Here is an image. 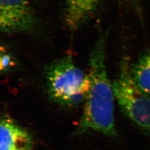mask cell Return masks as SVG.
I'll return each mask as SVG.
<instances>
[{
  "label": "cell",
  "instance_id": "cell-1",
  "mask_svg": "<svg viewBox=\"0 0 150 150\" xmlns=\"http://www.w3.org/2000/svg\"><path fill=\"white\" fill-rule=\"evenodd\" d=\"M106 36L104 32H100L91 51L88 74L90 86L84 101L77 132L82 134L95 131L116 137L117 132L114 118L115 98L105 64Z\"/></svg>",
  "mask_w": 150,
  "mask_h": 150
},
{
  "label": "cell",
  "instance_id": "cell-2",
  "mask_svg": "<svg viewBox=\"0 0 150 150\" xmlns=\"http://www.w3.org/2000/svg\"><path fill=\"white\" fill-rule=\"evenodd\" d=\"M45 75L48 93L56 102L72 106L85 101L90 79L88 74H85L76 65L71 56L51 63Z\"/></svg>",
  "mask_w": 150,
  "mask_h": 150
},
{
  "label": "cell",
  "instance_id": "cell-3",
  "mask_svg": "<svg viewBox=\"0 0 150 150\" xmlns=\"http://www.w3.org/2000/svg\"><path fill=\"white\" fill-rule=\"evenodd\" d=\"M124 59L113 82L115 98L121 112L144 134L150 136V98L135 85Z\"/></svg>",
  "mask_w": 150,
  "mask_h": 150
},
{
  "label": "cell",
  "instance_id": "cell-4",
  "mask_svg": "<svg viewBox=\"0 0 150 150\" xmlns=\"http://www.w3.org/2000/svg\"><path fill=\"white\" fill-rule=\"evenodd\" d=\"M37 18L28 0H0V33L32 30Z\"/></svg>",
  "mask_w": 150,
  "mask_h": 150
},
{
  "label": "cell",
  "instance_id": "cell-5",
  "mask_svg": "<svg viewBox=\"0 0 150 150\" xmlns=\"http://www.w3.org/2000/svg\"><path fill=\"white\" fill-rule=\"evenodd\" d=\"M31 136L10 118L0 120V150H31Z\"/></svg>",
  "mask_w": 150,
  "mask_h": 150
},
{
  "label": "cell",
  "instance_id": "cell-6",
  "mask_svg": "<svg viewBox=\"0 0 150 150\" xmlns=\"http://www.w3.org/2000/svg\"><path fill=\"white\" fill-rule=\"evenodd\" d=\"M100 0H67L64 18L67 26L76 31L88 21L97 8Z\"/></svg>",
  "mask_w": 150,
  "mask_h": 150
},
{
  "label": "cell",
  "instance_id": "cell-7",
  "mask_svg": "<svg viewBox=\"0 0 150 150\" xmlns=\"http://www.w3.org/2000/svg\"><path fill=\"white\" fill-rule=\"evenodd\" d=\"M129 73L135 85L150 98V51L142 54L130 64Z\"/></svg>",
  "mask_w": 150,
  "mask_h": 150
},
{
  "label": "cell",
  "instance_id": "cell-8",
  "mask_svg": "<svg viewBox=\"0 0 150 150\" xmlns=\"http://www.w3.org/2000/svg\"><path fill=\"white\" fill-rule=\"evenodd\" d=\"M17 65L16 57L10 50L0 44V75L13 70Z\"/></svg>",
  "mask_w": 150,
  "mask_h": 150
},
{
  "label": "cell",
  "instance_id": "cell-9",
  "mask_svg": "<svg viewBox=\"0 0 150 150\" xmlns=\"http://www.w3.org/2000/svg\"><path fill=\"white\" fill-rule=\"evenodd\" d=\"M125 1H130V2H132V1H134V0H125Z\"/></svg>",
  "mask_w": 150,
  "mask_h": 150
}]
</instances>
